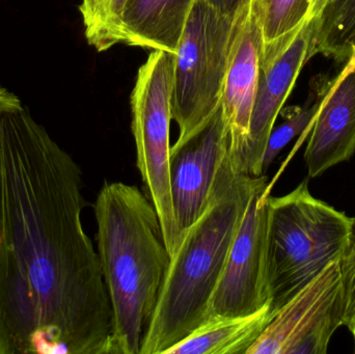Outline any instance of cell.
Wrapping results in <instances>:
<instances>
[{"label": "cell", "instance_id": "cell-1", "mask_svg": "<svg viewBox=\"0 0 355 354\" xmlns=\"http://www.w3.org/2000/svg\"><path fill=\"white\" fill-rule=\"evenodd\" d=\"M83 172L21 106L0 116V354H112Z\"/></svg>", "mask_w": 355, "mask_h": 354}, {"label": "cell", "instance_id": "cell-2", "mask_svg": "<svg viewBox=\"0 0 355 354\" xmlns=\"http://www.w3.org/2000/svg\"><path fill=\"white\" fill-rule=\"evenodd\" d=\"M94 210L112 354H139L171 261L159 218L146 193L123 182L104 183Z\"/></svg>", "mask_w": 355, "mask_h": 354}, {"label": "cell", "instance_id": "cell-3", "mask_svg": "<svg viewBox=\"0 0 355 354\" xmlns=\"http://www.w3.org/2000/svg\"><path fill=\"white\" fill-rule=\"evenodd\" d=\"M258 178L238 172L230 155L225 158L206 210L171 257L139 354H164L206 321Z\"/></svg>", "mask_w": 355, "mask_h": 354}, {"label": "cell", "instance_id": "cell-4", "mask_svg": "<svg viewBox=\"0 0 355 354\" xmlns=\"http://www.w3.org/2000/svg\"><path fill=\"white\" fill-rule=\"evenodd\" d=\"M354 220L313 197L304 179L284 197H268V287L277 313L327 266L341 262Z\"/></svg>", "mask_w": 355, "mask_h": 354}, {"label": "cell", "instance_id": "cell-5", "mask_svg": "<svg viewBox=\"0 0 355 354\" xmlns=\"http://www.w3.org/2000/svg\"><path fill=\"white\" fill-rule=\"evenodd\" d=\"M248 6L235 19L206 0L192 6L175 54L172 114L179 139L193 132L220 105L232 46Z\"/></svg>", "mask_w": 355, "mask_h": 354}, {"label": "cell", "instance_id": "cell-6", "mask_svg": "<svg viewBox=\"0 0 355 354\" xmlns=\"http://www.w3.org/2000/svg\"><path fill=\"white\" fill-rule=\"evenodd\" d=\"M174 75L175 54L154 50L139 68L130 98L137 168L146 195L157 211L171 257L180 245L170 177Z\"/></svg>", "mask_w": 355, "mask_h": 354}, {"label": "cell", "instance_id": "cell-7", "mask_svg": "<svg viewBox=\"0 0 355 354\" xmlns=\"http://www.w3.org/2000/svg\"><path fill=\"white\" fill-rule=\"evenodd\" d=\"M344 312L341 262H335L275 313L248 354H325Z\"/></svg>", "mask_w": 355, "mask_h": 354}, {"label": "cell", "instance_id": "cell-8", "mask_svg": "<svg viewBox=\"0 0 355 354\" xmlns=\"http://www.w3.org/2000/svg\"><path fill=\"white\" fill-rule=\"evenodd\" d=\"M268 197L267 177L263 175L252 189L245 215L211 297L206 321L250 315L271 303L267 268Z\"/></svg>", "mask_w": 355, "mask_h": 354}, {"label": "cell", "instance_id": "cell-9", "mask_svg": "<svg viewBox=\"0 0 355 354\" xmlns=\"http://www.w3.org/2000/svg\"><path fill=\"white\" fill-rule=\"evenodd\" d=\"M229 130L223 106L171 148L170 177L180 242L206 210L221 164L229 156Z\"/></svg>", "mask_w": 355, "mask_h": 354}, {"label": "cell", "instance_id": "cell-10", "mask_svg": "<svg viewBox=\"0 0 355 354\" xmlns=\"http://www.w3.org/2000/svg\"><path fill=\"white\" fill-rule=\"evenodd\" d=\"M313 20L300 29L288 49L259 74L256 99L250 118V136L243 151L233 163L236 170L252 177L264 175L263 161L269 136L302 67L312 58Z\"/></svg>", "mask_w": 355, "mask_h": 354}, {"label": "cell", "instance_id": "cell-11", "mask_svg": "<svg viewBox=\"0 0 355 354\" xmlns=\"http://www.w3.org/2000/svg\"><path fill=\"white\" fill-rule=\"evenodd\" d=\"M262 45L260 19L252 0L244 12L232 46L221 95V106L229 130V155L232 164L243 151L250 136Z\"/></svg>", "mask_w": 355, "mask_h": 354}, {"label": "cell", "instance_id": "cell-12", "mask_svg": "<svg viewBox=\"0 0 355 354\" xmlns=\"http://www.w3.org/2000/svg\"><path fill=\"white\" fill-rule=\"evenodd\" d=\"M355 153V58L324 91L312 123L304 161L309 178H317Z\"/></svg>", "mask_w": 355, "mask_h": 354}, {"label": "cell", "instance_id": "cell-13", "mask_svg": "<svg viewBox=\"0 0 355 354\" xmlns=\"http://www.w3.org/2000/svg\"><path fill=\"white\" fill-rule=\"evenodd\" d=\"M196 0H128L122 17L123 43L176 54Z\"/></svg>", "mask_w": 355, "mask_h": 354}, {"label": "cell", "instance_id": "cell-14", "mask_svg": "<svg viewBox=\"0 0 355 354\" xmlns=\"http://www.w3.org/2000/svg\"><path fill=\"white\" fill-rule=\"evenodd\" d=\"M275 315L269 303L250 315L211 318L164 354H248Z\"/></svg>", "mask_w": 355, "mask_h": 354}, {"label": "cell", "instance_id": "cell-15", "mask_svg": "<svg viewBox=\"0 0 355 354\" xmlns=\"http://www.w3.org/2000/svg\"><path fill=\"white\" fill-rule=\"evenodd\" d=\"M262 29L260 69L266 70L286 50L308 21L312 0H254Z\"/></svg>", "mask_w": 355, "mask_h": 354}, {"label": "cell", "instance_id": "cell-16", "mask_svg": "<svg viewBox=\"0 0 355 354\" xmlns=\"http://www.w3.org/2000/svg\"><path fill=\"white\" fill-rule=\"evenodd\" d=\"M312 20V57L321 54L345 64L354 60L355 0H327L320 14Z\"/></svg>", "mask_w": 355, "mask_h": 354}, {"label": "cell", "instance_id": "cell-17", "mask_svg": "<svg viewBox=\"0 0 355 354\" xmlns=\"http://www.w3.org/2000/svg\"><path fill=\"white\" fill-rule=\"evenodd\" d=\"M128 0H83L79 12L89 45L99 52L123 43L122 17Z\"/></svg>", "mask_w": 355, "mask_h": 354}, {"label": "cell", "instance_id": "cell-18", "mask_svg": "<svg viewBox=\"0 0 355 354\" xmlns=\"http://www.w3.org/2000/svg\"><path fill=\"white\" fill-rule=\"evenodd\" d=\"M323 95H324V91H323ZM322 97L317 98L316 102L313 104H308L304 107L294 110L286 118L283 124L279 125L277 129L273 128L272 132L269 136L268 143H267L266 150H265L264 161H263L264 172L275 161L282 150L294 137L302 134L309 127L312 126L313 121L315 120L319 109H320Z\"/></svg>", "mask_w": 355, "mask_h": 354}, {"label": "cell", "instance_id": "cell-19", "mask_svg": "<svg viewBox=\"0 0 355 354\" xmlns=\"http://www.w3.org/2000/svg\"><path fill=\"white\" fill-rule=\"evenodd\" d=\"M352 237L345 256L341 261L342 276L345 289V312L344 326L352 330L355 326V218Z\"/></svg>", "mask_w": 355, "mask_h": 354}, {"label": "cell", "instance_id": "cell-20", "mask_svg": "<svg viewBox=\"0 0 355 354\" xmlns=\"http://www.w3.org/2000/svg\"><path fill=\"white\" fill-rule=\"evenodd\" d=\"M217 12L229 18L235 19L252 0H206Z\"/></svg>", "mask_w": 355, "mask_h": 354}, {"label": "cell", "instance_id": "cell-21", "mask_svg": "<svg viewBox=\"0 0 355 354\" xmlns=\"http://www.w3.org/2000/svg\"><path fill=\"white\" fill-rule=\"evenodd\" d=\"M22 106L20 99L15 94L0 85V116L4 112H10V110L17 109Z\"/></svg>", "mask_w": 355, "mask_h": 354}, {"label": "cell", "instance_id": "cell-22", "mask_svg": "<svg viewBox=\"0 0 355 354\" xmlns=\"http://www.w3.org/2000/svg\"><path fill=\"white\" fill-rule=\"evenodd\" d=\"M327 3V0H312V10H311V20L316 18L320 14L323 6Z\"/></svg>", "mask_w": 355, "mask_h": 354}, {"label": "cell", "instance_id": "cell-23", "mask_svg": "<svg viewBox=\"0 0 355 354\" xmlns=\"http://www.w3.org/2000/svg\"><path fill=\"white\" fill-rule=\"evenodd\" d=\"M350 333H352V337H354V353H355V326L354 328H352V330H350Z\"/></svg>", "mask_w": 355, "mask_h": 354}]
</instances>
